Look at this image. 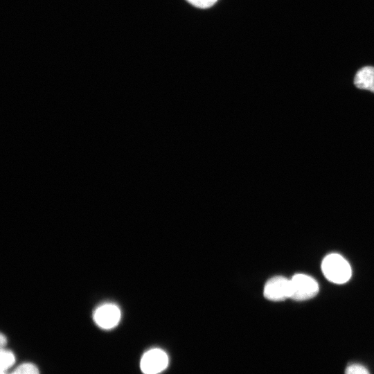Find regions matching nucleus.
<instances>
[{
    "mask_svg": "<svg viewBox=\"0 0 374 374\" xmlns=\"http://www.w3.org/2000/svg\"><path fill=\"white\" fill-rule=\"evenodd\" d=\"M121 310L112 303H105L99 306L93 313L96 323L104 329L115 327L121 319Z\"/></svg>",
    "mask_w": 374,
    "mask_h": 374,
    "instance_id": "obj_5",
    "label": "nucleus"
},
{
    "mask_svg": "<svg viewBox=\"0 0 374 374\" xmlns=\"http://www.w3.org/2000/svg\"><path fill=\"white\" fill-rule=\"evenodd\" d=\"M193 6L199 8H208L212 6L217 0H186Z\"/></svg>",
    "mask_w": 374,
    "mask_h": 374,
    "instance_id": "obj_10",
    "label": "nucleus"
},
{
    "mask_svg": "<svg viewBox=\"0 0 374 374\" xmlns=\"http://www.w3.org/2000/svg\"><path fill=\"white\" fill-rule=\"evenodd\" d=\"M345 374H370V373L363 365L359 364H352L346 367Z\"/></svg>",
    "mask_w": 374,
    "mask_h": 374,
    "instance_id": "obj_9",
    "label": "nucleus"
},
{
    "mask_svg": "<svg viewBox=\"0 0 374 374\" xmlns=\"http://www.w3.org/2000/svg\"><path fill=\"white\" fill-rule=\"evenodd\" d=\"M168 364L167 354L159 348H153L143 354L140 366L144 374H157L166 369Z\"/></svg>",
    "mask_w": 374,
    "mask_h": 374,
    "instance_id": "obj_3",
    "label": "nucleus"
},
{
    "mask_svg": "<svg viewBox=\"0 0 374 374\" xmlns=\"http://www.w3.org/2000/svg\"><path fill=\"white\" fill-rule=\"evenodd\" d=\"M263 294L272 301L290 299V279L281 276L271 278L265 285Z\"/></svg>",
    "mask_w": 374,
    "mask_h": 374,
    "instance_id": "obj_4",
    "label": "nucleus"
},
{
    "mask_svg": "<svg viewBox=\"0 0 374 374\" xmlns=\"http://www.w3.org/2000/svg\"><path fill=\"white\" fill-rule=\"evenodd\" d=\"M0 342H1V348H3V347L6 344V338L2 333L1 334V337H0Z\"/></svg>",
    "mask_w": 374,
    "mask_h": 374,
    "instance_id": "obj_11",
    "label": "nucleus"
},
{
    "mask_svg": "<svg viewBox=\"0 0 374 374\" xmlns=\"http://www.w3.org/2000/svg\"><path fill=\"white\" fill-rule=\"evenodd\" d=\"M1 374H7V373L4 371H1Z\"/></svg>",
    "mask_w": 374,
    "mask_h": 374,
    "instance_id": "obj_12",
    "label": "nucleus"
},
{
    "mask_svg": "<svg viewBox=\"0 0 374 374\" xmlns=\"http://www.w3.org/2000/svg\"><path fill=\"white\" fill-rule=\"evenodd\" d=\"M354 84L359 89L374 93V66L361 68L355 75Z\"/></svg>",
    "mask_w": 374,
    "mask_h": 374,
    "instance_id": "obj_6",
    "label": "nucleus"
},
{
    "mask_svg": "<svg viewBox=\"0 0 374 374\" xmlns=\"http://www.w3.org/2000/svg\"><path fill=\"white\" fill-rule=\"evenodd\" d=\"M15 359L13 353L8 350L1 348L0 353V366L1 371L8 369L15 363Z\"/></svg>",
    "mask_w": 374,
    "mask_h": 374,
    "instance_id": "obj_7",
    "label": "nucleus"
},
{
    "mask_svg": "<svg viewBox=\"0 0 374 374\" xmlns=\"http://www.w3.org/2000/svg\"><path fill=\"white\" fill-rule=\"evenodd\" d=\"M11 374H39L37 368L33 364L25 363L20 365Z\"/></svg>",
    "mask_w": 374,
    "mask_h": 374,
    "instance_id": "obj_8",
    "label": "nucleus"
},
{
    "mask_svg": "<svg viewBox=\"0 0 374 374\" xmlns=\"http://www.w3.org/2000/svg\"><path fill=\"white\" fill-rule=\"evenodd\" d=\"M319 285L312 277L296 274L290 279V299L302 301L314 297L319 292Z\"/></svg>",
    "mask_w": 374,
    "mask_h": 374,
    "instance_id": "obj_2",
    "label": "nucleus"
},
{
    "mask_svg": "<svg viewBox=\"0 0 374 374\" xmlns=\"http://www.w3.org/2000/svg\"><path fill=\"white\" fill-rule=\"evenodd\" d=\"M321 270L326 279L336 284L346 283L352 275L350 264L338 253L327 255L321 262Z\"/></svg>",
    "mask_w": 374,
    "mask_h": 374,
    "instance_id": "obj_1",
    "label": "nucleus"
}]
</instances>
